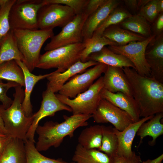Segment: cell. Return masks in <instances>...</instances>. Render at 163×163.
Returning <instances> with one entry per match:
<instances>
[{
    "instance_id": "cell-1",
    "label": "cell",
    "mask_w": 163,
    "mask_h": 163,
    "mask_svg": "<svg viewBox=\"0 0 163 163\" xmlns=\"http://www.w3.org/2000/svg\"><path fill=\"white\" fill-rule=\"evenodd\" d=\"M123 70L138 106L140 118L163 113V83L152 77L140 75L134 69L125 67Z\"/></svg>"
},
{
    "instance_id": "cell-2",
    "label": "cell",
    "mask_w": 163,
    "mask_h": 163,
    "mask_svg": "<svg viewBox=\"0 0 163 163\" xmlns=\"http://www.w3.org/2000/svg\"><path fill=\"white\" fill-rule=\"evenodd\" d=\"M92 117V115L86 114L64 116L65 120L61 123L50 121L43 126L38 125L36 130L38 135L37 149L40 152L46 151L51 147H58L65 137H72L76 129L87 126V120Z\"/></svg>"
},
{
    "instance_id": "cell-3",
    "label": "cell",
    "mask_w": 163,
    "mask_h": 163,
    "mask_svg": "<svg viewBox=\"0 0 163 163\" xmlns=\"http://www.w3.org/2000/svg\"><path fill=\"white\" fill-rule=\"evenodd\" d=\"M12 103L5 108L0 105V116L3 122L7 135L12 138L27 140V134L32 123L33 118L27 117L23 110L22 103L24 97V90L19 85L15 88Z\"/></svg>"
},
{
    "instance_id": "cell-4",
    "label": "cell",
    "mask_w": 163,
    "mask_h": 163,
    "mask_svg": "<svg viewBox=\"0 0 163 163\" xmlns=\"http://www.w3.org/2000/svg\"><path fill=\"white\" fill-rule=\"evenodd\" d=\"M12 30L18 47L23 57V62L31 72L36 68L43 44L54 35L53 29Z\"/></svg>"
},
{
    "instance_id": "cell-5",
    "label": "cell",
    "mask_w": 163,
    "mask_h": 163,
    "mask_svg": "<svg viewBox=\"0 0 163 163\" xmlns=\"http://www.w3.org/2000/svg\"><path fill=\"white\" fill-rule=\"evenodd\" d=\"M84 48L83 42L46 51L40 55L36 68L44 69L55 68L58 72H64L80 61Z\"/></svg>"
},
{
    "instance_id": "cell-6",
    "label": "cell",
    "mask_w": 163,
    "mask_h": 163,
    "mask_svg": "<svg viewBox=\"0 0 163 163\" xmlns=\"http://www.w3.org/2000/svg\"><path fill=\"white\" fill-rule=\"evenodd\" d=\"M45 5L43 0H16L9 12L11 29H38V12Z\"/></svg>"
},
{
    "instance_id": "cell-7",
    "label": "cell",
    "mask_w": 163,
    "mask_h": 163,
    "mask_svg": "<svg viewBox=\"0 0 163 163\" xmlns=\"http://www.w3.org/2000/svg\"><path fill=\"white\" fill-rule=\"evenodd\" d=\"M104 88L103 76H101L85 91L71 99L55 94L62 102L69 106L72 115H92L95 112L101 100Z\"/></svg>"
},
{
    "instance_id": "cell-8",
    "label": "cell",
    "mask_w": 163,
    "mask_h": 163,
    "mask_svg": "<svg viewBox=\"0 0 163 163\" xmlns=\"http://www.w3.org/2000/svg\"><path fill=\"white\" fill-rule=\"evenodd\" d=\"M76 15L74 10L67 5L52 4L45 5L39 10L37 16L40 29H53L63 27Z\"/></svg>"
},
{
    "instance_id": "cell-9",
    "label": "cell",
    "mask_w": 163,
    "mask_h": 163,
    "mask_svg": "<svg viewBox=\"0 0 163 163\" xmlns=\"http://www.w3.org/2000/svg\"><path fill=\"white\" fill-rule=\"evenodd\" d=\"M155 37L152 34L142 41L131 42L123 46H109L108 48L114 53L128 58L140 75L152 77L149 67L145 59V52L148 44Z\"/></svg>"
},
{
    "instance_id": "cell-10",
    "label": "cell",
    "mask_w": 163,
    "mask_h": 163,
    "mask_svg": "<svg viewBox=\"0 0 163 163\" xmlns=\"http://www.w3.org/2000/svg\"><path fill=\"white\" fill-rule=\"evenodd\" d=\"M107 67V65L98 63L83 73L75 75L63 85L59 94L71 99L75 98L87 90L95 80L104 73Z\"/></svg>"
},
{
    "instance_id": "cell-11",
    "label": "cell",
    "mask_w": 163,
    "mask_h": 163,
    "mask_svg": "<svg viewBox=\"0 0 163 163\" xmlns=\"http://www.w3.org/2000/svg\"><path fill=\"white\" fill-rule=\"evenodd\" d=\"M88 16L84 13L77 15L69 23L62 27L61 31L54 35L44 47L49 51L70 45L83 42L82 30Z\"/></svg>"
},
{
    "instance_id": "cell-12",
    "label": "cell",
    "mask_w": 163,
    "mask_h": 163,
    "mask_svg": "<svg viewBox=\"0 0 163 163\" xmlns=\"http://www.w3.org/2000/svg\"><path fill=\"white\" fill-rule=\"evenodd\" d=\"M92 115L95 122L110 123L119 131L123 130L134 123L127 113L103 98L101 100L95 112Z\"/></svg>"
},
{
    "instance_id": "cell-13",
    "label": "cell",
    "mask_w": 163,
    "mask_h": 163,
    "mask_svg": "<svg viewBox=\"0 0 163 163\" xmlns=\"http://www.w3.org/2000/svg\"><path fill=\"white\" fill-rule=\"evenodd\" d=\"M62 110L72 112L71 108L59 101L55 94L47 87L42 93V100L39 110L32 115L33 122L26 135L27 139L35 142L34 135L40 120L46 117L53 116L56 112Z\"/></svg>"
},
{
    "instance_id": "cell-14",
    "label": "cell",
    "mask_w": 163,
    "mask_h": 163,
    "mask_svg": "<svg viewBox=\"0 0 163 163\" xmlns=\"http://www.w3.org/2000/svg\"><path fill=\"white\" fill-rule=\"evenodd\" d=\"M145 57L152 77L163 83V34L155 37L149 43Z\"/></svg>"
},
{
    "instance_id": "cell-15",
    "label": "cell",
    "mask_w": 163,
    "mask_h": 163,
    "mask_svg": "<svg viewBox=\"0 0 163 163\" xmlns=\"http://www.w3.org/2000/svg\"><path fill=\"white\" fill-rule=\"evenodd\" d=\"M98 63L92 60L84 62L79 61L64 72H59L56 70L52 72L51 74L46 78L48 81L47 87L55 93L58 92L67 81L72 77L82 73L88 68L94 66Z\"/></svg>"
},
{
    "instance_id": "cell-16",
    "label": "cell",
    "mask_w": 163,
    "mask_h": 163,
    "mask_svg": "<svg viewBox=\"0 0 163 163\" xmlns=\"http://www.w3.org/2000/svg\"><path fill=\"white\" fill-rule=\"evenodd\" d=\"M104 74L103 78L104 88L113 93L120 92L133 97L123 68L107 66Z\"/></svg>"
},
{
    "instance_id": "cell-17",
    "label": "cell",
    "mask_w": 163,
    "mask_h": 163,
    "mask_svg": "<svg viewBox=\"0 0 163 163\" xmlns=\"http://www.w3.org/2000/svg\"><path fill=\"white\" fill-rule=\"evenodd\" d=\"M118 0H106L95 11L89 15L84 24L82 30L83 41L91 38L100 24L114 8L119 6Z\"/></svg>"
},
{
    "instance_id": "cell-18",
    "label": "cell",
    "mask_w": 163,
    "mask_h": 163,
    "mask_svg": "<svg viewBox=\"0 0 163 163\" xmlns=\"http://www.w3.org/2000/svg\"><path fill=\"white\" fill-rule=\"evenodd\" d=\"M101 95L102 98L127 113L134 122L140 119L138 107L133 97L120 92L113 93L104 88L102 90Z\"/></svg>"
},
{
    "instance_id": "cell-19",
    "label": "cell",
    "mask_w": 163,
    "mask_h": 163,
    "mask_svg": "<svg viewBox=\"0 0 163 163\" xmlns=\"http://www.w3.org/2000/svg\"><path fill=\"white\" fill-rule=\"evenodd\" d=\"M154 116L143 117L138 121L130 124L122 131L113 127V131L117 135L118 141L116 155L129 156L133 154L134 152L132 151V145L138 129L142 123Z\"/></svg>"
},
{
    "instance_id": "cell-20",
    "label": "cell",
    "mask_w": 163,
    "mask_h": 163,
    "mask_svg": "<svg viewBox=\"0 0 163 163\" xmlns=\"http://www.w3.org/2000/svg\"><path fill=\"white\" fill-rule=\"evenodd\" d=\"M15 61L22 69L24 75L25 90L24 97L22 103V108L27 117H31L33 114L30 97L33 88L37 82L46 78L52 72L43 75H36L29 71L23 62L19 60Z\"/></svg>"
},
{
    "instance_id": "cell-21",
    "label": "cell",
    "mask_w": 163,
    "mask_h": 163,
    "mask_svg": "<svg viewBox=\"0 0 163 163\" xmlns=\"http://www.w3.org/2000/svg\"><path fill=\"white\" fill-rule=\"evenodd\" d=\"M88 60L103 63L107 66L123 68L128 67L135 70L134 65L128 58L114 53L106 46L100 51L90 55L88 59Z\"/></svg>"
},
{
    "instance_id": "cell-22",
    "label": "cell",
    "mask_w": 163,
    "mask_h": 163,
    "mask_svg": "<svg viewBox=\"0 0 163 163\" xmlns=\"http://www.w3.org/2000/svg\"><path fill=\"white\" fill-rule=\"evenodd\" d=\"M24 142L12 138L0 156V163H26Z\"/></svg>"
},
{
    "instance_id": "cell-23",
    "label": "cell",
    "mask_w": 163,
    "mask_h": 163,
    "mask_svg": "<svg viewBox=\"0 0 163 163\" xmlns=\"http://www.w3.org/2000/svg\"><path fill=\"white\" fill-rule=\"evenodd\" d=\"M72 160L76 163H113L114 158L97 149H86L78 144Z\"/></svg>"
},
{
    "instance_id": "cell-24",
    "label": "cell",
    "mask_w": 163,
    "mask_h": 163,
    "mask_svg": "<svg viewBox=\"0 0 163 163\" xmlns=\"http://www.w3.org/2000/svg\"><path fill=\"white\" fill-rule=\"evenodd\" d=\"M12 60L23 62L24 59L11 30L0 40V65Z\"/></svg>"
},
{
    "instance_id": "cell-25",
    "label": "cell",
    "mask_w": 163,
    "mask_h": 163,
    "mask_svg": "<svg viewBox=\"0 0 163 163\" xmlns=\"http://www.w3.org/2000/svg\"><path fill=\"white\" fill-rule=\"evenodd\" d=\"M102 36L116 43L118 46H123L133 41H141L146 38L120 27L118 25H111L104 31Z\"/></svg>"
},
{
    "instance_id": "cell-26",
    "label": "cell",
    "mask_w": 163,
    "mask_h": 163,
    "mask_svg": "<svg viewBox=\"0 0 163 163\" xmlns=\"http://www.w3.org/2000/svg\"><path fill=\"white\" fill-rule=\"evenodd\" d=\"M163 117V113H157L147 122H145L141 125L136 133L140 138L139 146L143 138L147 136L152 138V140L149 142V145L153 146L155 145L156 139L163 134V124L161 122Z\"/></svg>"
},
{
    "instance_id": "cell-27",
    "label": "cell",
    "mask_w": 163,
    "mask_h": 163,
    "mask_svg": "<svg viewBox=\"0 0 163 163\" xmlns=\"http://www.w3.org/2000/svg\"><path fill=\"white\" fill-rule=\"evenodd\" d=\"M102 125H96L83 129L78 138V144L88 149H98L101 145Z\"/></svg>"
},
{
    "instance_id": "cell-28",
    "label": "cell",
    "mask_w": 163,
    "mask_h": 163,
    "mask_svg": "<svg viewBox=\"0 0 163 163\" xmlns=\"http://www.w3.org/2000/svg\"><path fill=\"white\" fill-rule=\"evenodd\" d=\"M123 28L147 38L152 35L149 23L138 14L132 15L118 24Z\"/></svg>"
},
{
    "instance_id": "cell-29",
    "label": "cell",
    "mask_w": 163,
    "mask_h": 163,
    "mask_svg": "<svg viewBox=\"0 0 163 163\" xmlns=\"http://www.w3.org/2000/svg\"><path fill=\"white\" fill-rule=\"evenodd\" d=\"M0 79L14 82L24 87L23 72L15 60L8 61L0 65Z\"/></svg>"
},
{
    "instance_id": "cell-30",
    "label": "cell",
    "mask_w": 163,
    "mask_h": 163,
    "mask_svg": "<svg viewBox=\"0 0 163 163\" xmlns=\"http://www.w3.org/2000/svg\"><path fill=\"white\" fill-rule=\"evenodd\" d=\"M85 48L81 55L80 61L82 62L88 61V59L91 54L101 50L106 45L118 46L116 43L103 36H92L83 42Z\"/></svg>"
},
{
    "instance_id": "cell-31",
    "label": "cell",
    "mask_w": 163,
    "mask_h": 163,
    "mask_svg": "<svg viewBox=\"0 0 163 163\" xmlns=\"http://www.w3.org/2000/svg\"><path fill=\"white\" fill-rule=\"evenodd\" d=\"M132 15L127 10L119 6L113 9L100 24L94 32L92 36H102L103 32L107 27L119 24Z\"/></svg>"
},
{
    "instance_id": "cell-32",
    "label": "cell",
    "mask_w": 163,
    "mask_h": 163,
    "mask_svg": "<svg viewBox=\"0 0 163 163\" xmlns=\"http://www.w3.org/2000/svg\"><path fill=\"white\" fill-rule=\"evenodd\" d=\"M102 128L101 145L98 150L110 157L114 158L117 155L118 147L117 137L114 132L113 127L111 126L102 125Z\"/></svg>"
},
{
    "instance_id": "cell-33",
    "label": "cell",
    "mask_w": 163,
    "mask_h": 163,
    "mask_svg": "<svg viewBox=\"0 0 163 163\" xmlns=\"http://www.w3.org/2000/svg\"><path fill=\"white\" fill-rule=\"evenodd\" d=\"M34 143L28 139L24 142L26 163H74V162H68L60 158H51L43 155L37 149Z\"/></svg>"
},
{
    "instance_id": "cell-34",
    "label": "cell",
    "mask_w": 163,
    "mask_h": 163,
    "mask_svg": "<svg viewBox=\"0 0 163 163\" xmlns=\"http://www.w3.org/2000/svg\"><path fill=\"white\" fill-rule=\"evenodd\" d=\"M16 0H2L0 2V40L11 30L9 20L11 8Z\"/></svg>"
},
{
    "instance_id": "cell-35",
    "label": "cell",
    "mask_w": 163,
    "mask_h": 163,
    "mask_svg": "<svg viewBox=\"0 0 163 163\" xmlns=\"http://www.w3.org/2000/svg\"><path fill=\"white\" fill-rule=\"evenodd\" d=\"M89 0H43L45 5L57 4L67 5L72 8L76 15L83 13Z\"/></svg>"
},
{
    "instance_id": "cell-36",
    "label": "cell",
    "mask_w": 163,
    "mask_h": 163,
    "mask_svg": "<svg viewBox=\"0 0 163 163\" xmlns=\"http://www.w3.org/2000/svg\"><path fill=\"white\" fill-rule=\"evenodd\" d=\"M158 0H150L139 10L138 13L145 18L149 23H152L158 15L157 8Z\"/></svg>"
},
{
    "instance_id": "cell-37",
    "label": "cell",
    "mask_w": 163,
    "mask_h": 163,
    "mask_svg": "<svg viewBox=\"0 0 163 163\" xmlns=\"http://www.w3.org/2000/svg\"><path fill=\"white\" fill-rule=\"evenodd\" d=\"M19 85L12 82L8 81L4 83L2 80L0 79V102L5 108L9 107L13 102V100L7 95V92L10 88H15Z\"/></svg>"
},
{
    "instance_id": "cell-38",
    "label": "cell",
    "mask_w": 163,
    "mask_h": 163,
    "mask_svg": "<svg viewBox=\"0 0 163 163\" xmlns=\"http://www.w3.org/2000/svg\"><path fill=\"white\" fill-rule=\"evenodd\" d=\"M140 157L134 152L129 156L116 155L114 158L113 163H142Z\"/></svg>"
},
{
    "instance_id": "cell-39",
    "label": "cell",
    "mask_w": 163,
    "mask_h": 163,
    "mask_svg": "<svg viewBox=\"0 0 163 163\" xmlns=\"http://www.w3.org/2000/svg\"><path fill=\"white\" fill-rule=\"evenodd\" d=\"M152 23L151 26L152 35L156 37L163 34V13L159 14Z\"/></svg>"
},
{
    "instance_id": "cell-40",
    "label": "cell",
    "mask_w": 163,
    "mask_h": 163,
    "mask_svg": "<svg viewBox=\"0 0 163 163\" xmlns=\"http://www.w3.org/2000/svg\"><path fill=\"white\" fill-rule=\"evenodd\" d=\"M106 0H89L83 13L88 16L95 11Z\"/></svg>"
},
{
    "instance_id": "cell-41",
    "label": "cell",
    "mask_w": 163,
    "mask_h": 163,
    "mask_svg": "<svg viewBox=\"0 0 163 163\" xmlns=\"http://www.w3.org/2000/svg\"><path fill=\"white\" fill-rule=\"evenodd\" d=\"M128 9L133 12H138L137 0H124L123 1Z\"/></svg>"
},
{
    "instance_id": "cell-42",
    "label": "cell",
    "mask_w": 163,
    "mask_h": 163,
    "mask_svg": "<svg viewBox=\"0 0 163 163\" xmlns=\"http://www.w3.org/2000/svg\"><path fill=\"white\" fill-rule=\"evenodd\" d=\"M11 138L10 136L7 135L5 137L0 139V154L2 153Z\"/></svg>"
},
{
    "instance_id": "cell-43",
    "label": "cell",
    "mask_w": 163,
    "mask_h": 163,
    "mask_svg": "<svg viewBox=\"0 0 163 163\" xmlns=\"http://www.w3.org/2000/svg\"><path fill=\"white\" fill-rule=\"evenodd\" d=\"M163 160V154L153 159H148L145 161H142V163H162Z\"/></svg>"
},
{
    "instance_id": "cell-44",
    "label": "cell",
    "mask_w": 163,
    "mask_h": 163,
    "mask_svg": "<svg viewBox=\"0 0 163 163\" xmlns=\"http://www.w3.org/2000/svg\"><path fill=\"white\" fill-rule=\"evenodd\" d=\"M0 134L7 135L6 130L5 128L3 120L0 116Z\"/></svg>"
},
{
    "instance_id": "cell-45",
    "label": "cell",
    "mask_w": 163,
    "mask_h": 163,
    "mask_svg": "<svg viewBox=\"0 0 163 163\" xmlns=\"http://www.w3.org/2000/svg\"><path fill=\"white\" fill-rule=\"evenodd\" d=\"M157 8L158 14L163 13V0H158Z\"/></svg>"
},
{
    "instance_id": "cell-46",
    "label": "cell",
    "mask_w": 163,
    "mask_h": 163,
    "mask_svg": "<svg viewBox=\"0 0 163 163\" xmlns=\"http://www.w3.org/2000/svg\"><path fill=\"white\" fill-rule=\"evenodd\" d=\"M150 0H138V6L139 11L140 8L145 5Z\"/></svg>"
},
{
    "instance_id": "cell-47",
    "label": "cell",
    "mask_w": 163,
    "mask_h": 163,
    "mask_svg": "<svg viewBox=\"0 0 163 163\" xmlns=\"http://www.w3.org/2000/svg\"><path fill=\"white\" fill-rule=\"evenodd\" d=\"M8 135H3L0 134V139L5 137Z\"/></svg>"
},
{
    "instance_id": "cell-48",
    "label": "cell",
    "mask_w": 163,
    "mask_h": 163,
    "mask_svg": "<svg viewBox=\"0 0 163 163\" xmlns=\"http://www.w3.org/2000/svg\"><path fill=\"white\" fill-rule=\"evenodd\" d=\"M1 155V154H0V156Z\"/></svg>"
},
{
    "instance_id": "cell-49",
    "label": "cell",
    "mask_w": 163,
    "mask_h": 163,
    "mask_svg": "<svg viewBox=\"0 0 163 163\" xmlns=\"http://www.w3.org/2000/svg\"></svg>"
},
{
    "instance_id": "cell-50",
    "label": "cell",
    "mask_w": 163,
    "mask_h": 163,
    "mask_svg": "<svg viewBox=\"0 0 163 163\" xmlns=\"http://www.w3.org/2000/svg\"><path fill=\"white\" fill-rule=\"evenodd\" d=\"M74 163H75V162H74Z\"/></svg>"
}]
</instances>
